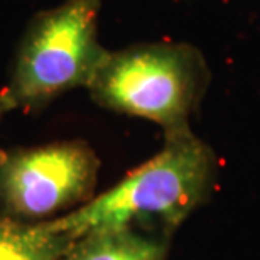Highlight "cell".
<instances>
[{
	"label": "cell",
	"mask_w": 260,
	"mask_h": 260,
	"mask_svg": "<svg viewBox=\"0 0 260 260\" xmlns=\"http://www.w3.org/2000/svg\"><path fill=\"white\" fill-rule=\"evenodd\" d=\"M216 157L191 128L166 135L164 147L105 193L49 220L71 238L98 230L135 226L171 237L211 194Z\"/></svg>",
	"instance_id": "1"
},
{
	"label": "cell",
	"mask_w": 260,
	"mask_h": 260,
	"mask_svg": "<svg viewBox=\"0 0 260 260\" xmlns=\"http://www.w3.org/2000/svg\"><path fill=\"white\" fill-rule=\"evenodd\" d=\"M5 113V110H4V107H2V103H0V118H2V115Z\"/></svg>",
	"instance_id": "7"
},
{
	"label": "cell",
	"mask_w": 260,
	"mask_h": 260,
	"mask_svg": "<svg viewBox=\"0 0 260 260\" xmlns=\"http://www.w3.org/2000/svg\"><path fill=\"white\" fill-rule=\"evenodd\" d=\"M100 0H64L30 20L12 75L0 91L5 113L38 112L95 78L107 51L98 39Z\"/></svg>",
	"instance_id": "2"
},
{
	"label": "cell",
	"mask_w": 260,
	"mask_h": 260,
	"mask_svg": "<svg viewBox=\"0 0 260 260\" xmlns=\"http://www.w3.org/2000/svg\"><path fill=\"white\" fill-rule=\"evenodd\" d=\"M168 235L125 226L78 238L59 260H168Z\"/></svg>",
	"instance_id": "5"
},
{
	"label": "cell",
	"mask_w": 260,
	"mask_h": 260,
	"mask_svg": "<svg viewBox=\"0 0 260 260\" xmlns=\"http://www.w3.org/2000/svg\"><path fill=\"white\" fill-rule=\"evenodd\" d=\"M75 242L49 221L24 223L0 215V260H59Z\"/></svg>",
	"instance_id": "6"
},
{
	"label": "cell",
	"mask_w": 260,
	"mask_h": 260,
	"mask_svg": "<svg viewBox=\"0 0 260 260\" xmlns=\"http://www.w3.org/2000/svg\"><path fill=\"white\" fill-rule=\"evenodd\" d=\"M206 88L205 61L188 44H139L108 53L88 85L107 110L157 123L166 135L189 128Z\"/></svg>",
	"instance_id": "3"
},
{
	"label": "cell",
	"mask_w": 260,
	"mask_h": 260,
	"mask_svg": "<svg viewBox=\"0 0 260 260\" xmlns=\"http://www.w3.org/2000/svg\"><path fill=\"white\" fill-rule=\"evenodd\" d=\"M100 171L85 140L0 150V215L43 223L95 196Z\"/></svg>",
	"instance_id": "4"
}]
</instances>
